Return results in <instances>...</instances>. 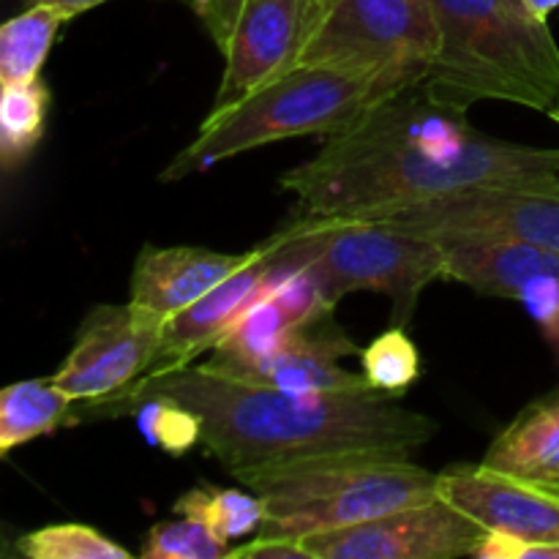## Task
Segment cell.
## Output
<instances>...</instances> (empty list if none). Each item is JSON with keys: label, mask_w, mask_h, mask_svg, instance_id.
<instances>
[{"label": "cell", "mask_w": 559, "mask_h": 559, "mask_svg": "<svg viewBox=\"0 0 559 559\" xmlns=\"http://www.w3.org/2000/svg\"><path fill=\"white\" fill-rule=\"evenodd\" d=\"M478 186L559 194V151L480 134L424 87L371 107L282 178L293 218H374Z\"/></svg>", "instance_id": "6da1fadb"}, {"label": "cell", "mask_w": 559, "mask_h": 559, "mask_svg": "<svg viewBox=\"0 0 559 559\" xmlns=\"http://www.w3.org/2000/svg\"><path fill=\"white\" fill-rule=\"evenodd\" d=\"M175 399L197 413L202 448L235 478L260 467L344 451L413 453L440 426L404 407L393 393L322 391L295 393L222 374L207 364L145 374L115 396L91 402L93 415H112L140 396Z\"/></svg>", "instance_id": "7a4b0ae2"}, {"label": "cell", "mask_w": 559, "mask_h": 559, "mask_svg": "<svg viewBox=\"0 0 559 559\" xmlns=\"http://www.w3.org/2000/svg\"><path fill=\"white\" fill-rule=\"evenodd\" d=\"M440 49L424 91L467 112L511 102L546 112L559 102V47L524 0H431Z\"/></svg>", "instance_id": "3957f363"}, {"label": "cell", "mask_w": 559, "mask_h": 559, "mask_svg": "<svg viewBox=\"0 0 559 559\" xmlns=\"http://www.w3.org/2000/svg\"><path fill=\"white\" fill-rule=\"evenodd\" d=\"M409 456L396 451L322 453L251 469L238 480L265 502L267 516L257 535L304 540L440 497V473Z\"/></svg>", "instance_id": "277c9868"}, {"label": "cell", "mask_w": 559, "mask_h": 559, "mask_svg": "<svg viewBox=\"0 0 559 559\" xmlns=\"http://www.w3.org/2000/svg\"><path fill=\"white\" fill-rule=\"evenodd\" d=\"M267 243L273 262L309 273L331 306L371 289L393 300L399 322L431 282L448 278L440 240L374 218H293Z\"/></svg>", "instance_id": "5b68a950"}, {"label": "cell", "mask_w": 559, "mask_h": 559, "mask_svg": "<svg viewBox=\"0 0 559 559\" xmlns=\"http://www.w3.org/2000/svg\"><path fill=\"white\" fill-rule=\"evenodd\" d=\"M382 102L385 96L380 87L366 76L331 66L298 63L227 112L207 115L197 140L169 162L162 180L169 183L207 173L251 147L289 136L342 134Z\"/></svg>", "instance_id": "8992f818"}, {"label": "cell", "mask_w": 559, "mask_h": 559, "mask_svg": "<svg viewBox=\"0 0 559 559\" xmlns=\"http://www.w3.org/2000/svg\"><path fill=\"white\" fill-rule=\"evenodd\" d=\"M437 49L431 0H338L309 36L300 63L366 76L388 102L429 80Z\"/></svg>", "instance_id": "52a82bcc"}, {"label": "cell", "mask_w": 559, "mask_h": 559, "mask_svg": "<svg viewBox=\"0 0 559 559\" xmlns=\"http://www.w3.org/2000/svg\"><path fill=\"white\" fill-rule=\"evenodd\" d=\"M374 222L445 240H522L559 254L557 191L478 186L396 207Z\"/></svg>", "instance_id": "ba28073f"}, {"label": "cell", "mask_w": 559, "mask_h": 559, "mask_svg": "<svg viewBox=\"0 0 559 559\" xmlns=\"http://www.w3.org/2000/svg\"><path fill=\"white\" fill-rule=\"evenodd\" d=\"M489 530L453 502L420 506L304 538L311 559H456L473 557Z\"/></svg>", "instance_id": "9c48e42d"}, {"label": "cell", "mask_w": 559, "mask_h": 559, "mask_svg": "<svg viewBox=\"0 0 559 559\" xmlns=\"http://www.w3.org/2000/svg\"><path fill=\"white\" fill-rule=\"evenodd\" d=\"M164 325L167 320L131 300L123 306H96L52 380L74 402L91 404L115 396L151 371Z\"/></svg>", "instance_id": "30bf717a"}, {"label": "cell", "mask_w": 559, "mask_h": 559, "mask_svg": "<svg viewBox=\"0 0 559 559\" xmlns=\"http://www.w3.org/2000/svg\"><path fill=\"white\" fill-rule=\"evenodd\" d=\"M309 41L306 0H249L224 41L222 85L207 115H222L300 63Z\"/></svg>", "instance_id": "8fae6325"}, {"label": "cell", "mask_w": 559, "mask_h": 559, "mask_svg": "<svg viewBox=\"0 0 559 559\" xmlns=\"http://www.w3.org/2000/svg\"><path fill=\"white\" fill-rule=\"evenodd\" d=\"M437 495L489 533L524 544L559 546V489L546 480L502 473L484 462L462 464L440 473Z\"/></svg>", "instance_id": "7c38bea8"}, {"label": "cell", "mask_w": 559, "mask_h": 559, "mask_svg": "<svg viewBox=\"0 0 559 559\" xmlns=\"http://www.w3.org/2000/svg\"><path fill=\"white\" fill-rule=\"evenodd\" d=\"M295 271H287L271 260V243L265 240V251H262L260 260L240 267L238 273L224 278L218 287L202 295L200 300L169 317L167 325H164L162 347H158L156 360H153L147 374L191 366L197 355L211 353L257 300L271 295Z\"/></svg>", "instance_id": "4fadbf2b"}, {"label": "cell", "mask_w": 559, "mask_h": 559, "mask_svg": "<svg viewBox=\"0 0 559 559\" xmlns=\"http://www.w3.org/2000/svg\"><path fill=\"white\" fill-rule=\"evenodd\" d=\"M358 353L360 349L355 347L353 338L333 320V311H328L309 325L298 328L273 353L240 366L238 371H229V377L295 393L366 391L371 388L366 377L353 374L342 366L344 358Z\"/></svg>", "instance_id": "5bb4252c"}, {"label": "cell", "mask_w": 559, "mask_h": 559, "mask_svg": "<svg viewBox=\"0 0 559 559\" xmlns=\"http://www.w3.org/2000/svg\"><path fill=\"white\" fill-rule=\"evenodd\" d=\"M265 243L240 254L197 249V246H145L131 271V304L169 320L200 300L213 287L260 260Z\"/></svg>", "instance_id": "9a60e30c"}, {"label": "cell", "mask_w": 559, "mask_h": 559, "mask_svg": "<svg viewBox=\"0 0 559 559\" xmlns=\"http://www.w3.org/2000/svg\"><path fill=\"white\" fill-rule=\"evenodd\" d=\"M336 306L325 300L314 278L304 271H295L284 278L271 295L257 300L238 325L211 349L207 366L216 371H238L240 366L273 353L284 338L293 336L298 328L309 325L317 317L328 314Z\"/></svg>", "instance_id": "2e32d148"}, {"label": "cell", "mask_w": 559, "mask_h": 559, "mask_svg": "<svg viewBox=\"0 0 559 559\" xmlns=\"http://www.w3.org/2000/svg\"><path fill=\"white\" fill-rule=\"evenodd\" d=\"M484 464L533 480L559 475V388L524 407L500 431Z\"/></svg>", "instance_id": "e0dca14e"}, {"label": "cell", "mask_w": 559, "mask_h": 559, "mask_svg": "<svg viewBox=\"0 0 559 559\" xmlns=\"http://www.w3.org/2000/svg\"><path fill=\"white\" fill-rule=\"evenodd\" d=\"M74 399L49 380H22L0 393V453L49 435L74 409Z\"/></svg>", "instance_id": "ac0fdd59"}, {"label": "cell", "mask_w": 559, "mask_h": 559, "mask_svg": "<svg viewBox=\"0 0 559 559\" xmlns=\"http://www.w3.org/2000/svg\"><path fill=\"white\" fill-rule=\"evenodd\" d=\"M66 16L52 5H25L0 27V82H36Z\"/></svg>", "instance_id": "d6986e66"}, {"label": "cell", "mask_w": 559, "mask_h": 559, "mask_svg": "<svg viewBox=\"0 0 559 559\" xmlns=\"http://www.w3.org/2000/svg\"><path fill=\"white\" fill-rule=\"evenodd\" d=\"M178 516L197 519L218 538L235 544L240 538H251L265 524V502L257 491L218 489V486L200 484L186 491L173 506Z\"/></svg>", "instance_id": "ffe728a7"}, {"label": "cell", "mask_w": 559, "mask_h": 559, "mask_svg": "<svg viewBox=\"0 0 559 559\" xmlns=\"http://www.w3.org/2000/svg\"><path fill=\"white\" fill-rule=\"evenodd\" d=\"M49 87L41 80L3 85L0 93V162L16 169L41 142L47 129Z\"/></svg>", "instance_id": "44dd1931"}, {"label": "cell", "mask_w": 559, "mask_h": 559, "mask_svg": "<svg viewBox=\"0 0 559 559\" xmlns=\"http://www.w3.org/2000/svg\"><path fill=\"white\" fill-rule=\"evenodd\" d=\"M131 413H134L142 437L153 448L169 453V456H183V453L202 445L200 418L186 404L175 402V399L151 393V396H140L131 404H126L118 415Z\"/></svg>", "instance_id": "7402d4cb"}, {"label": "cell", "mask_w": 559, "mask_h": 559, "mask_svg": "<svg viewBox=\"0 0 559 559\" xmlns=\"http://www.w3.org/2000/svg\"><path fill=\"white\" fill-rule=\"evenodd\" d=\"M360 374L374 391L402 396L418 382L420 353L402 325L388 328L366 349H360Z\"/></svg>", "instance_id": "603a6c76"}, {"label": "cell", "mask_w": 559, "mask_h": 559, "mask_svg": "<svg viewBox=\"0 0 559 559\" xmlns=\"http://www.w3.org/2000/svg\"><path fill=\"white\" fill-rule=\"evenodd\" d=\"M16 551L31 559H129L112 538L87 524H52L16 540Z\"/></svg>", "instance_id": "cb8c5ba5"}, {"label": "cell", "mask_w": 559, "mask_h": 559, "mask_svg": "<svg viewBox=\"0 0 559 559\" xmlns=\"http://www.w3.org/2000/svg\"><path fill=\"white\" fill-rule=\"evenodd\" d=\"M233 544L218 538L202 522L189 516L158 522L142 538L140 557L145 559H224Z\"/></svg>", "instance_id": "d4e9b609"}, {"label": "cell", "mask_w": 559, "mask_h": 559, "mask_svg": "<svg viewBox=\"0 0 559 559\" xmlns=\"http://www.w3.org/2000/svg\"><path fill=\"white\" fill-rule=\"evenodd\" d=\"M189 3L202 20L205 31L211 33L216 47L222 49L249 0H189Z\"/></svg>", "instance_id": "484cf974"}, {"label": "cell", "mask_w": 559, "mask_h": 559, "mask_svg": "<svg viewBox=\"0 0 559 559\" xmlns=\"http://www.w3.org/2000/svg\"><path fill=\"white\" fill-rule=\"evenodd\" d=\"M311 559L304 540L284 535H251L249 544L233 546L229 559Z\"/></svg>", "instance_id": "4316f807"}, {"label": "cell", "mask_w": 559, "mask_h": 559, "mask_svg": "<svg viewBox=\"0 0 559 559\" xmlns=\"http://www.w3.org/2000/svg\"><path fill=\"white\" fill-rule=\"evenodd\" d=\"M102 3H107V0H25V5H52V9H58L66 20H74L76 14L96 9V5Z\"/></svg>", "instance_id": "83f0119b"}, {"label": "cell", "mask_w": 559, "mask_h": 559, "mask_svg": "<svg viewBox=\"0 0 559 559\" xmlns=\"http://www.w3.org/2000/svg\"><path fill=\"white\" fill-rule=\"evenodd\" d=\"M333 3H338V0H306V14H309V36L314 33V27L320 25L322 16L328 14V9H331Z\"/></svg>", "instance_id": "f1b7e54d"}, {"label": "cell", "mask_w": 559, "mask_h": 559, "mask_svg": "<svg viewBox=\"0 0 559 559\" xmlns=\"http://www.w3.org/2000/svg\"><path fill=\"white\" fill-rule=\"evenodd\" d=\"M524 3H527L535 14L544 16V20H549L551 11L559 9V0H524Z\"/></svg>", "instance_id": "f546056e"}, {"label": "cell", "mask_w": 559, "mask_h": 559, "mask_svg": "<svg viewBox=\"0 0 559 559\" xmlns=\"http://www.w3.org/2000/svg\"><path fill=\"white\" fill-rule=\"evenodd\" d=\"M549 112H551V118H555V120H557V123H559V102L555 104V107H551V109H549Z\"/></svg>", "instance_id": "4dcf8cb0"}, {"label": "cell", "mask_w": 559, "mask_h": 559, "mask_svg": "<svg viewBox=\"0 0 559 559\" xmlns=\"http://www.w3.org/2000/svg\"><path fill=\"white\" fill-rule=\"evenodd\" d=\"M546 484L555 486V489H559V475H555V478H549V480H546Z\"/></svg>", "instance_id": "1f68e13d"}]
</instances>
